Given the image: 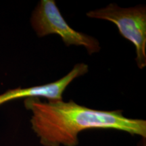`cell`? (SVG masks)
Masks as SVG:
<instances>
[{"label": "cell", "mask_w": 146, "mask_h": 146, "mask_svg": "<svg viewBox=\"0 0 146 146\" xmlns=\"http://www.w3.org/2000/svg\"><path fill=\"white\" fill-rule=\"evenodd\" d=\"M24 104L32 112L31 128L43 146H76L79 133L88 129H114L146 137L145 120L126 117L123 110H99L72 100L39 98H26Z\"/></svg>", "instance_id": "6da1fadb"}, {"label": "cell", "mask_w": 146, "mask_h": 146, "mask_svg": "<svg viewBox=\"0 0 146 146\" xmlns=\"http://www.w3.org/2000/svg\"><path fill=\"white\" fill-rule=\"evenodd\" d=\"M91 18L112 22L120 34L131 41L136 50V62L140 69L146 66V8L142 5L120 8L116 3L87 12Z\"/></svg>", "instance_id": "7a4b0ae2"}, {"label": "cell", "mask_w": 146, "mask_h": 146, "mask_svg": "<svg viewBox=\"0 0 146 146\" xmlns=\"http://www.w3.org/2000/svg\"><path fill=\"white\" fill-rule=\"evenodd\" d=\"M31 25L39 37L56 34L66 46L76 45L86 48L89 54L99 52L100 42L94 36L71 28L62 16L54 0H41L33 12Z\"/></svg>", "instance_id": "3957f363"}, {"label": "cell", "mask_w": 146, "mask_h": 146, "mask_svg": "<svg viewBox=\"0 0 146 146\" xmlns=\"http://www.w3.org/2000/svg\"><path fill=\"white\" fill-rule=\"evenodd\" d=\"M89 66L78 63L66 75L58 81L39 86L10 89L0 94V106L7 102L29 98H43L47 100H63V94L73 80L88 72Z\"/></svg>", "instance_id": "277c9868"}]
</instances>
